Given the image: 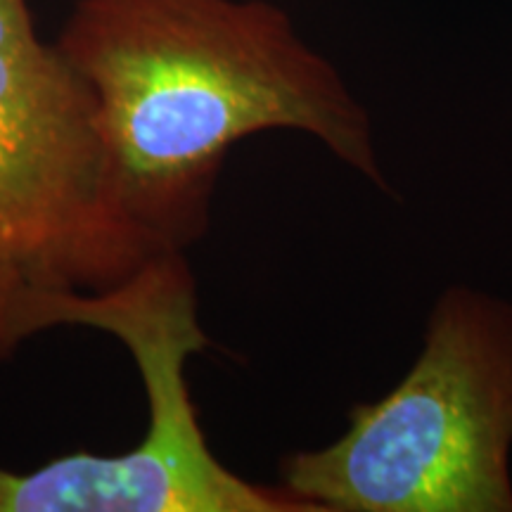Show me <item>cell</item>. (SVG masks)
Here are the masks:
<instances>
[{"mask_svg": "<svg viewBox=\"0 0 512 512\" xmlns=\"http://www.w3.org/2000/svg\"><path fill=\"white\" fill-rule=\"evenodd\" d=\"M55 43L93 93L114 197L159 247L202 238L252 133H309L382 181L366 112L266 0H76Z\"/></svg>", "mask_w": 512, "mask_h": 512, "instance_id": "1", "label": "cell"}, {"mask_svg": "<svg viewBox=\"0 0 512 512\" xmlns=\"http://www.w3.org/2000/svg\"><path fill=\"white\" fill-rule=\"evenodd\" d=\"M510 446L512 313L458 292L406 380L332 446L287 458L283 486L316 512H508Z\"/></svg>", "mask_w": 512, "mask_h": 512, "instance_id": "2", "label": "cell"}, {"mask_svg": "<svg viewBox=\"0 0 512 512\" xmlns=\"http://www.w3.org/2000/svg\"><path fill=\"white\" fill-rule=\"evenodd\" d=\"M60 325L124 344L147 399L145 434L117 456L76 451L34 472L0 467V512H316L285 486L233 475L211 453L185 375L209 337L181 249L155 254L107 290L46 294L24 313L22 339Z\"/></svg>", "mask_w": 512, "mask_h": 512, "instance_id": "3", "label": "cell"}, {"mask_svg": "<svg viewBox=\"0 0 512 512\" xmlns=\"http://www.w3.org/2000/svg\"><path fill=\"white\" fill-rule=\"evenodd\" d=\"M166 252L114 197L91 88L0 0V361L46 294L100 292Z\"/></svg>", "mask_w": 512, "mask_h": 512, "instance_id": "4", "label": "cell"}]
</instances>
